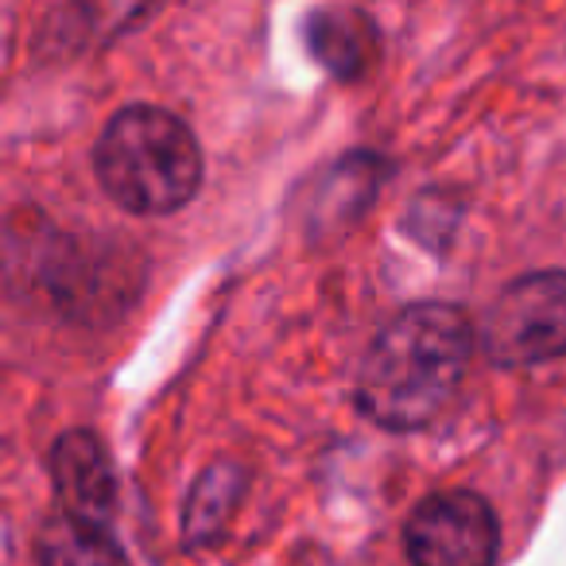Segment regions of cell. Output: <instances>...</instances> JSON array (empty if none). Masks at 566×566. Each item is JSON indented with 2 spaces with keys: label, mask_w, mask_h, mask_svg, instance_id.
<instances>
[{
  "label": "cell",
  "mask_w": 566,
  "mask_h": 566,
  "mask_svg": "<svg viewBox=\"0 0 566 566\" xmlns=\"http://www.w3.org/2000/svg\"><path fill=\"white\" fill-rule=\"evenodd\" d=\"M40 566H133L109 527L78 520L71 512H55L43 520L35 535Z\"/></svg>",
  "instance_id": "cell-8"
},
{
  "label": "cell",
  "mask_w": 566,
  "mask_h": 566,
  "mask_svg": "<svg viewBox=\"0 0 566 566\" xmlns=\"http://www.w3.org/2000/svg\"><path fill=\"white\" fill-rule=\"evenodd\" d=\"M481 346L501 369H527L566 357V272H532L512 280L489 311Z\"/></svg>",
  "instance_id": "cell-3"
},
{
  "label": "cell",
  "mask_w": 566,
  "mask_h": 566,
  "mask_svg": "<svg viewBox=\"0 0 566 566\" xmlns=\"http://www.w3.org/2000/svg\"><path fill=\"white\" fill-rule=\"evenodd\" d=\"M249 478H244L241 465L218 462L195 481L187 496V509H182V543L190 551H202L210 543H218L226 535L229 520H233L237 504H241Z\"/></svg>",
  "instance_id": "cell-7"
},
{
  "label": "cell",
  "mask_w": 566,
  "mask_h": 566,
  "mask_svg": "<svg viewBox=\"0 0 566 566\" xmlns=\"http://www.w3.org/2000/svg\"><path fill=\"white\" fill-rule=\"evenodd\" d=\"M470 354V318L454 303H411L365 349L357 403L385 431H419L458 396Z\"/></svg>",
  "instance_id": "cell-1"
},
{
  "label": "cell",
  "mask_w": 566,
  "mask_h": 566,
  "mask_svg": "<svg viewBox=\"0 0 566 566\" xmlns=\"http://www.w3.org/2000/svg\"><path fill=\"white\" fill-rule=\"evenodd\" d=\"M307 48L326 74L357 82L377 59V24L357 9H315L307 17Z\"/></svg>",
  "instance_id": "cell-6"
},
{
  "label": "cell",
  "mask_w": 566,
  "mask_h": 566,
  "mask_svg": "<svg viewBox=\"0 0 566 566\" xmlns=\"http://www.w3.org/2000/svg\"><path fill=\"white\" fill-rule=\"evenodd\" d=\"M102 190L136 218L175 213L202 187L198 136L159 105H125L113 113L94 148Z\"/></svg>",
  "instance_id": "cell-2"
},
{
  "label": "cell",
  "mask_w": 566,
  "mask_h": 566,
  "mask_svg": "<svg viewBox=\"0 0 566 566\" xmlns=\"http://www.w3.org/2000/svg\"><path fill=\"white\" fill-rule=\"evenodd\" d=\"M51 481H55L63 512L109 527L117 512V473H113L109 450L94 431L59 434L51 450Z\"/></svg>",
  "instance_id": "cell-5"
},
{
  "label": "cell",
  "mask_w": 566,
  "mask_h": 566,
  "mask_svg": "<svg viewBox=\"0 0 566 566\" xmlns=\"http://www.w3.org/2000/svg\"><path fill=\"white\" fill-rule=\"evenodd\" d=\"M403 547L411 566H493L496 516L485 496L447 489L411 509Z\"/></svg>",
  "instance_id": "cell-4"
}]
</instances>
